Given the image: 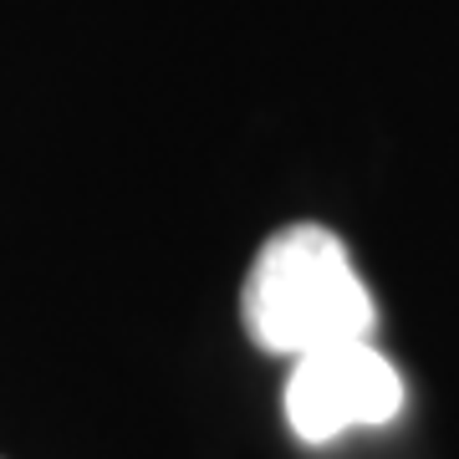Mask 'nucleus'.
Instances as JSON below:
<instances>
[{"label": "nucleus", "mask_w": 459, "mask_h": 459, "mask_svg": "<svg viewBox=\"0 0 459 459\" xmlns=\"http://www.w3.org/2000/svg\"><path fill=\"white\" fill-rule=\"evenodd\" d=\"M240 322L261 352L301 358L373 337L377 312L347 246L327 225H286L250 261Z\"/></svg>", "instance_id": "f257e3e1"}, {"label": "nucleus", "mask_w": 459, "mask_h": 459, "mask_svg": "<svg viewBox=\"0 0 459 459\" xmlns=\"http://www.w3.org/2000/svg\"><path fill=\"white\" fill-rule=\"evenodd\" d=\"M403 413V377L368 337L291 358L286 424L301 444H332L347 429H377Z\"/></svg>", "instance_id": "f03ea898"}]
</instances>
